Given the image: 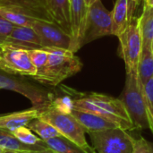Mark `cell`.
I'll use <instances>...</instances> for the list:
<instances>
[{
  "label": "cell",
  "mask_w": 153,
  "mask_h": 153,
  "mask_svg": "<svg viewBox=\"0 0 153 153\" xmlns=\"http://www.w3.org/2000/svg\"><path fill=\"white\" fill-rule=\"evenodd\" d=\"M29 52H30L31 62L37 69V74L40 73L48 62V58L49 55L48 51L47 50V48H42L29 49Z\"/></svg>",
  "instance_id": "25"
},
{
  "label": "cell",
  "mask_w": 153,
  "mask_h": 153,
  "mask_svg": "<svg viewBox=\"0 0 153 153\" xmlns=\"http://www.w3.org/2000/svg\"><path fill=\"white\" fill-rule=\"evenodd\" d=\"M0 146L4 150H12L16 152H29V151H40L48 148L45 142L38 145H28L21 143L12 132L0 128Z\"/></svg>",
  "instance_id": "17"
},
{
  "label": "cell",
  "mask_w": 153,
  "mask_h": 153,
  "mask_svg": "<svg viewBox=\"0 0 153 153\" xmlns=\"http://www.w3.org/2000/svg\"><path fill=\"white\" fill-rule=\"evenodd\" d=\"M27 126L32 132L37 134L42 141H47L61 135L59 132L53 126L47 123L46 121H43L39 117L30 121L27 125Z\"/></svg>",
  "instance_id": "22"
},
{
  "label": "cell",
  "mask_w": 153,
  "mask_h": 153,
  "mask_svg": "<svg viewBox=\"0 0 153 153\" xmlns=\"http://www.w3.org/2000/svg\"><path fill=\"white\" fill-rule=\"evenodd\" d=\"M134 2H135V3H136L137 4H140V3L142 2V0H134Z\"/></svg>",
  "instance_id": "33"
},
{
  "label": "cell",
  "mask_w": 153,
  "mask_h": 153,
  "mask_svg": "<svg viewBox=\"0 0 153 153\" xmlns=\"http://www.w3.org/2000/svg\"><path fill=\"white\" fill-rule=\"evenodd\" d=\"M70 113L77 119L86 133L100 132L119 127V126L115 122L94 113L81 111L74 108H72Z\"/></svg>",
  "instance_id": "14"
},
{
  "label": "cell",
  "mask_w": 153,
  "mask_h": 153,
  "mask_svg": "<svg viewBox=\"0 0 153 153\" xmlns=\"http://www.w3.org/2000/svg\"><path fill=\"white\" fill-rule=\"evenodd\" d=\"M146 117L149 123V129L153 134V76L143 85Z\"/></svg>",
  "instance_id": "23"
},
{
  "label": "cell",
  "mask_w": 153,
  "mask_h": 153,
  "mask_svg": "<svg viewBox=\"0 0 153 153\" xmlns=\"http://www.w3.org/2000/svg\"><path fill=\"white\" fill-rule=\"evenodd\" d=\"M133 153H153V145L143 137L134 138Z\"/></svg>",
  "instance_id": "26"
},
{
  "label": "cell",
  "mask_w": 153,
  "mask_h": 153,
  "mask_svg": "<svg viewBox=\"0 0 153 153\" xmlns=\"http://www.w3.org/2000/svg\"><path fill=\"white\" fill-rule=\"evenodd\" d=\"M4 153H19L16 151H12V150H4Z\"/></svg>",
  "instance_id": "31"
},
{
  "label": "cell",
  "mask_w": 153,
  "mask_h": 153,
  "mask_svg": "<svg viewBox=\"0 0 153 153\" xmlns=\"http://www.w3.org/2000/svg\"><path fill=\"white\" fill-rule=\"evenodd\" d=\"M0 16L10 22L15 26H30L35 19L30 17L19 9L4 3H0Z\"/></svg>",
  "instance_id": "18"
},
{
  "label": "cell",
  "mask_w": 153,
  "mask_h": 153,
  "mask_svg": "<svg viewBox=\"0 0 153 153\" xmlns=\"http://www.w3.org/2000/svg\"><path fill=\"white\" fill-rule=\"evenodd\" d=\"M44 142L48 148L55 151L56 153H90L75 143L62 135Z\"/></svg>",
  "instance_id": "20"
},
{
  "label": "cell",
  "mask_w": 153,
  "mask_h": 153,
  "mask_svg": "<svg viewBox=\"0 0 153 153\" xmlns=\"http://www.w3.org/2000/svg\"><path fill=\"white\" fill-rule=\"evenodd\" d=\"M153 76V53L151 48L143 47L138 65V77L145 84Z\"/></svg>",
  "instance_id": "21"
},
{
  "label": "cell",
  "mask_w": 153,
  "mask_h": 153,
  "mask_svg": "<svg viewBox=\"0 0 153 153\" xmlns=\"http://www.w3.org/2000/svg\"><path fill=\"white\" fill-rule=\"evenodd\" d=\"M40 109L39 108L32 107L26 110L0 115V128L13 132L20 126H25L30 121L39 117Z\"/></svg>",
  "instance_id": "16"
},
{
  "label": "cell",
  "mask_w": 153,
  "mask_h": 153,
  "mask_svg": "<svg viewBox=\"0 0 153 153\" xmlns=\"http://www.w3.org/2000/svg\"><path fill=\"white\" fill-rule=\"evenodd\" d=\"M152 53H153V38H152Z\"/></svg>",
  "instance_id": "34"
},
{
  "label": "cell",
  "mask_w": 153,
  "mask_h": 153,
  "mask_svg": "<svg viewBox=\"0 0 153 153\" xmlns=\"http://www.w3.org/2000/svg\"><path fill=\"white\" fill-rule=\"evenodd\" d=\"M138 4L134 0H117L112 10V35L118 37L130 25Z\"/></svg>",
  "instance_id": "12"
},
{
  "label": "cell",
  "mask_w": 153,
  "mask_h": 153,
  "mask_svg": "<svg viewBox=\"0 0 153 153\" xmlns=\"http://www.w3.org/2000/svg\"><path fill=\"white\" fill-rule=\"evenodd\" d=\"M144 4L148 6H153V0H144Z\"/></svg>",
  "instance_id": "29"
},
{
  "label": "cell",
  "mask_w": 153,
  "mask_h": 153,
  "mask_svg": "<svg viewBox=\"0 0 153 153\" xmlns=\"http://www.w3.org/2000/svg\"><path fill=\"white\" fill-rule=\"evenodd\" d=\"M12 134L22 143L28 144V145H38L42 143V140L36 136L32 131L27 126H20L16 129H14Z\"/></svg>",
  "instance_id": "24"
},
{
  "label": "cell",
  "mask_w": 153,
  "mask_h": 153,
  "mask_svg": "<svg viewBox=\"0 0 153 153\" xmlns=\"http://www.w3.org/2000/svg\"><path fill=\"white\" fill-rule=\"evenodd\" d=\"M138 18L143 37V47L152 48V40L153 38V6L144 4L143 13Z\"/></svg>",
  "instance_id": "19"
},
{
  "label": "cell",
  "mask_w": 153,
  "mask_h": 153,
  "mask_svg": "<svg viewBox=\"0 0 153 153\" xmlns=\"http://www.w3.org/2000/svg\"><path fill=\"white\" fill-rule=\"evenodd\" d=\"M112 11H108L101 0H96L89 6L82 46L104 36L112 35Z\"/></svg>",
  "instance_id": "9"
},
{
  "label": "cell",
  "mask_w": 153,
  "mask_h": 153,
  "mask_svg": "<svg viewBox=\"0 0 153 153\" xmlns=\"http://www.w3.org/2000/svg\"><path fill=\"white\" fill-rule=\"evenodd\" d=\"M84 1H85V4H87V6L89 7V6H90V5H91V4H92L96 0H84Z\"/></svg>",
  "instance_id": "30"
},
{
  "label": "cell",
  "mask_w": 153,
  "mask_h": 153,
  "mask_svg": "<svg viewBox=\"0 0 153 153\" xmlns=\"http://www.w3.org/2000/svg\"><path fill=\"white\" fill-rule=\"evenodd\" d=\"M4 149L0 146V153H4Z\"/></svg>",
  "instance_id": "32"
},
{
  "label": "cell",
  "mask_w": 153,
  "mask_h": 153,
  "mask_svg": "<svg viewBox=\"0 0 153 153\" xmlns=\"http://www.w3.org/2000/svg\"><path fill=\"white\" fill-rule=\"evenodd\" d=\"M120 100L126 108L134 129L149 128L143 84L137 73L126 72L125 88Z\"/></svg>",
  "instance_id": "4"
},
{
  "label": "cell",
  "mask_w": 153,
  "mask_h": 153,
  "mask_svg": "<svg viewBox=\"0 0 153 153\" xmlns=\"http://www.w3.org/2000/svg\"><path fill=\"white\" fill-rule=\"evenodd\" d=\"M5 1H9V0H0V3L1 2H5Z\"/></svg>",
  "instance_id": "35"
},
{
  "label": "cell",
  "mask_w": 153,
  "mask_h": 153,
  "mask_svg": "<svg viewBox=\"0 0 153 153\" xmlns=\"http://www.w3.org/2000/svg\"><path fill=\"white\" fill-rule=\"evenodd\" d=\"M72 107L77 110L91 112L106 117L117 124L124 130L134 129L126 108L120 99L91 92L72 98Z\"/></svg>",
  "instance_id": "1"
},
{
  "label": "cell",
  "mask_w": 153,
  "mask_h": 153,
  "mask_svg": "<svg viewBox=\"0 0 153 153\" xmlns=\"http://www.w3.org/2000/svg\"><path fill=\"white\" fill-rule=\"evenodd\" d=\"M4 44L18 46L26 49L43 48L39 35L30 26H15Z\"/></svg>",
  "instance_id": "13"
},
{
  "label": "cell",
  "mask_w": 153,
  "mask_h": 153,
  "mask_svg": "<svg viewBox=\"0 0 153 153\" xmlns=\"http://www.w3.org/2000/svg\"><path fill=\"white\" fill-rule=\"evenodd\" d=\"M48 51V62L43 70L32 79L44 85L57 86L65 79L81 71L82 63L69 49L45 48Z\"/></svg>",
  "instance_id": "2"
},
{
  "label": "cell",
  "mask_w": 153,
  "mask_h": 153,
  "mask_svg": "<svg viewBox=\"0 0 153 153\" xmlns=\"http://www.w3.org/2000/svg\"><path fill=\"white\" fill-rule=\"evenodd\" d=\"M0 69L9 74L21 77L33 78L37 74L29 49L11 44L0 46Z\"/></svg>",
  "instance_id": "6"
},
{
  "label": "cell",
  "mask_w": 153,
  "mask_h": 153,
  "mask_svg": "<svg viewBox=\"0 0 153 153\" xmlns=\"http://www.w3.org/2000/svg\"><path fill=\"white\" fill-rule=\"evenodd\" d=\"M122 57L126 72L137 73L143 49V37L139 25V18L134 17L130 25L118 37Z\"/></svg>",
  "instance_id": "8"
},
{
  "label": "cell",
  "mask_w": 153,
  "mask_h": 153,
  "mask_svg": "<svg viewBox=\"0 0 153 153\" xmlns=\"http://www.w3.org/2000/svg\"><path fill=\"white\" fill-rule=\"evenodd\" d=\"M97 153H133L134 137L126 130L117 127L88 133Z\"/></svg>",
  "instance_id": "7"
},
{
  "label": "cell",
  "mask_w": 153,
  "mask_h": 153,
  "mask_svg": "<svg viewBox=\"0 0 153 153\" xmlns=\"http://www.w3.org/2000/svg\"><path fill=\"white\" fill-rule=\"evenodd\" d=\"M39 118L53 126L59 134L68 140L75 143L90 153H97L87 143L85 130L70 113L56 108L52 103L40 109Z\"/></svg>",
  "instance_id": "3"
},
{
  "label": "cell",
  "mask_w": 153,
  "mask_h": 153,
  "mask_svg": "<svg viewBox=\"0 0 153 153\" xmlns=\"http://www.w3.org/2000/svg\"><path fill=\"white\" fill-rule=\"evenodd\" d=\"M19 153H56L55 151L49 149V148H46L40 151H29V152H18Z\"/></svg>",
  "instance_id": "28"
},
{
  "label": "cell",
  "mask_w": 153,
  "mask_h": 153,
  "mask_svg": "<svg viewBox=\"0 0 153 153\" xmlns=\"http://www.w3.org/2000/svg\"><path fill=\"white\" fill-rule=\"evenodd\" d=\"M0 90L15 91L27 98L32 107L44 108L54 100L55 96L49 91L36 85L21 76L9 74L0 69Z\"/></svg>",
  "instance_id": "5"
},
{
  "label": "cell",
  "mask_w": 153,
  "mask_h": 153,
  "mask_svg": "<svg viewBox=\"0 0 153 153\" xmlns=\"http://www.w3.org/2000/svg\"><path fill=\"white\" fill-rule=\"evenodd\" d=\"M31 27L39 35L43 48H57L72 51V36L54 21L35 19Z\"/></svg>",
  "instance_id": "10"
},
{
  "label": "cell",
  "mask_w": 153,
  "mask_h": 153,
  "mask_svg": "<svg viewBox=\"0 0 153 153\" xmlns=\"http://www.w3.org/2000/svg\"><path fill=\"white\" fill-rule=\"evenodd\" d=\"M51 19L71 36L70 0H43Z\"/></svg>",
  "instance_id": "15"
},
{
  "label": "cell",
  "mask_w": 153,
  "mask_h": 153,
  "mask_svg": "<svg viewBox=\"0 0 153 153\" xmlns=\"http://www.w3.org/2000/svg\"><path fill=\"white\" fill-rule=\"evenodd\" d=\"M89 7L84 0H70L72 51L75 53L82 47V39L85 33Z\"/></svg>",
  "instance_id": "11"
},
{
  "label": "cell",
  "mask_w": 153,
  "mask_h": 153,
  "mask_svg": "<svg viewBox=\"0 0 153 153\" xmlns=\"http://www.w3.org/2000/svg\"><path fill=\"white\" fill-rule=\"evenodd\" d=\"M15 25L0 16V46L4 44Z\"/></svg>",
  "instance_id": "27"
}]
</instances>
